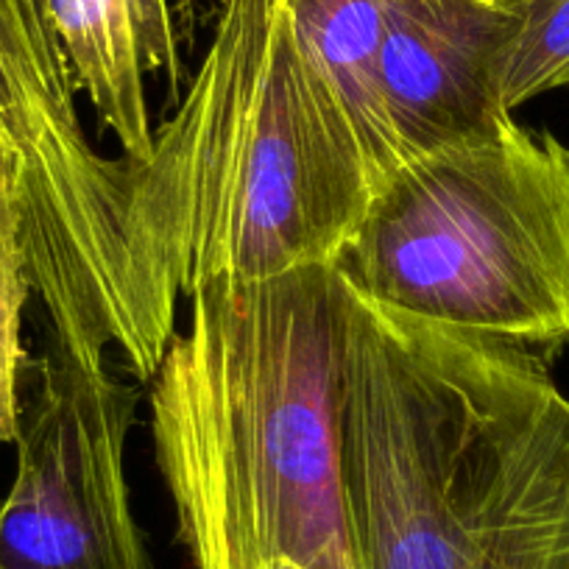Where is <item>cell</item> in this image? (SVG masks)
Segmentation results:
<instances>
[{"label": "cell", "instance_id": "30bf717a", "mask_svg": "<svg viewBox=\"0 0 569 569\" xmlns=\"http://www.w3.org/2000/svg\"><path fill=\"white\" fill-rule=\"evenodd\" d=\"M569 87V0H517V20L495 62V92L506 112Z\"/></svg>", "mask_w": 569, "mask_h": 569}, {"label": "cell", "instance_id": "3957f363", "mask_svg": "<svg viewBox=\"0 0 569 569\" xmlns=\"http://www.w3.org/2000/svg\"><path fill=\"white\" fill-rule=\"evenodd\" d=\"M371 190L363 146L282 0H218L188 92L134 162V243L166 310L212 282L338 262Z\"/></svg>", "mask_w": 569, "mask_h": 569}, {"label": "cell", "instance_id": "5b68a950", "mask_svg": "<svg viewBox=\"0 0 569 569\" xmlns=\"http://www.w3.org/2000/svg\"><path fill=\"white\" fill-rule=\"evenodd\" d=\"M76 90L46 0H0V171L14 173L26 271L51 291L123 305L146 282L134 162L92 149Z\"/></svg>", "mask_w": 569, "mask_h": 569}, {"label": "cell", "instance_id": "277c9868", "mask_svg": "<svg viewBox=\"0 0 569 569\" xmlns=\"http://www.w3.org/2000/svg\"><path fill=\"white\" fill-rule=\"evenodd\" d=\"M336 268L380 308L558 352L569 343V149L511 118L399 162Z\"/></svg>", "mask_w": 569, "mask_h": 569}, {"label": "cell", "instance_id": "7a4b0ae2", "mask_svg": "<svg viewBox=\"0 0 569 569\" xmlns=\"http://www.w3.org/2000/svg\"><path fill=\"white\" fill-rule=\"evenodd\" d=\"M151 436L196 569H355L341 486L336 262L188 297Z\"/></svg>", "mask_w": 569, "mask_h": 569}, {"label": "cell", "instance_id": "9c48e42d", "mask_svg": "<svg viewBox=\"0 0 569 569\" xmlns=\"http://www.w3.org/2000/svg\"><path fill=\"white\" fill-rule=\"evenodd\" d=\"M282 7L302 53L341 101L377 184L402 162L377 90L388 0H282Z\"/></svg>", "mask_w": 569, "mask_h": 569}, {"label": "cell", "instance_id": "8fae6325", "mask_svg": "<svg viewBox=\"0 0 569 569\" xmlns=\"http://www.w3.org/2000/svg\"><path fill=\"white\" fill-rule=\"evenodd\" d=\"M31 297L20 249L14 173H0V447L14 445L20 430V380L29 369L23 313Z\"/></svg>", "mask_w": 569, "mask_h": 569}, {"label": "cell", "instance_id": "52a82bcc", "mask_svg": "<svg viewBox=\"0 0 569 569\" xmlns=\"http://www.w3.org/2000/svg\"><path fill=\"white\" fill-rule=\"evenodd\" d=\"M517 0H388L377 90L399 160L480 140L513 118L495 62Z\"/></svg>", "mask_w": 569, "mask_h": 569}, {"label": "cell", "instance_id": "8992f818", "mask_svg": "<svg viewBox=\"0 0 569 569\" xmlns=\"http://www.w3.org/2000/svg\"><path fill=\"white\" fill-rule=\"evenodd\" d=\"M31 369L0 500V569H151L126 480L137 391L59 347Z\"/></svg>", "mask_w": 569, "mask_h": 569}, {"label": "cell", "instance_id": "6da1fadb", "mask_svg": "<svg viewBox=\"0 0 569 569\" xmlns=\"http://www.w3.org/2000/svg\"><path fill=\"white\" fill-rule=\"evenodd\" d=\"M355 569H569V399L547 358L380 308L336 268Z\"/></svg>", "mask_w": 569, "mask_h": 569}, {"label": "cell", "instance_id": "ba28073f", "mask_svg": "<svg viewBox=\"0 0 569 569\" xmlns=\"http://www.w3.org/2000/svg\"><path fill=\"white\" fill-rule=\"evenodd\" d=\"M79 90L101 126L118 137L123 157H149L154 129L146 76L166 70L177 90L182 79L177 7L171 0H46Z\"/></svg>", "mask_w": 569, "mask_h": 569}]
</instances>
